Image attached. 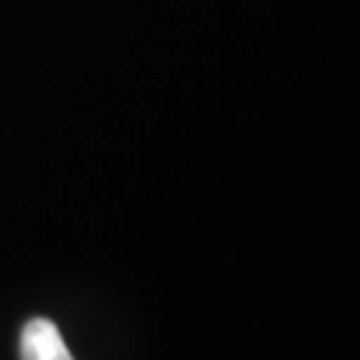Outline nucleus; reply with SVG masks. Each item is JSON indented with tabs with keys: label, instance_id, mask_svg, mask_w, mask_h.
<instances>
[{
	"label": "nucleus",
	"instance_id": "nucleus-1",
	"mask_svg": "<svg viewBox=\"0 0 360 360\" xmlns=\"http://www.w3.org/2000/svg\"><path fill=\"white\" fill-rule=\"evenodd\" d=\"M21 360H72L63 333L49 319H30L21 330Z\"/></svg>",
	"mask_w": 360,
	"mask_h": 360
}]
</instances>
